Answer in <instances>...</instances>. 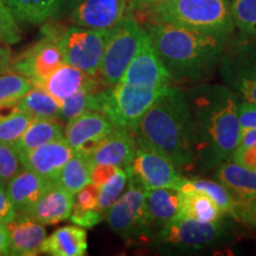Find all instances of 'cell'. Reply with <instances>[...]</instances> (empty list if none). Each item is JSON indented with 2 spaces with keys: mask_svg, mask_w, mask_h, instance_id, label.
<instances>
[{
  "mask_svg": "<svg viewBox=\"0 0 256 256\" xmlns=\"http://www.w3.org/2000/svg\"><path fill=\"white\" fill-rule=\"evenodd\" d=\"M186 94L197 140L198 160L209 166L232 162L238 145V95L228 86L200 84Z\"/></svg>",
  "mask_w": 256,
  "mask_h": 256,
  "instance_id": "6da1fadb",
  "label": "cell"
},
{
  "mask_svg": "<svg viewBox=\"0 0 256 256\" xmlns=\"http://www.w3.org/2000/svg\"><path fill=\"white\" fill-rule=\"evenodd\" d=\"M136 145L153 150L178 170H191L198 162L197 140L186 94L170 87L156 98L134 130Z\"/></svg>",
  "mask_w": 256,
  "mask_h": 256,
  "instance_id": "7a4b0ae2",
  "label": "cell"
},
{
  "mask_svg": "<svg viewBox=\"0 0 256 256\" xmlns=\"http://www.w3.org/2000/svg\"><path fill=\"white\" fill-rule=\"evenodd\" d=\"M146 32L172 81H198L220 63L226 37L168 23H146Z\"/></svg>",
  "mask_w": 256,
  "mask_h": 256,
  "instance_id": "3957f363",
  "label": "cell"
},
{
  "mask_svg": "<svg viewBox=\"0 0 256 256\" xmlns=\"http://www.w3.org/2000/svg\"><path fill=\"white\" fill-rule=\"evenodd\" d=\"M136 20L168 23L223 37H228L235 25L229 0H172Z\"/></svg>",
  "mask_w": 256,
  "mask_h": 256,
  "instance_id": "277c9868",
  "label": "cell"
},
{
  "mask_svg": "<svg viewBox=\"0 0 256 256\" xmlns=\"http://www.w3.org/2000/svg\"><path fill=\"white\" fill-rule=\"evenodd\" d=\"M228 224L222 220L204 223L177 217L156 232L154 240L162 252H186L222 244L230 238Z\"/></svg>",
  "mask_w": 256,
  "mask_h": 256,
  "instance_id": "5b68a950",
  "label": "cell"
},
{
  "mask_svg": "<svg viewBox=\"0 0 256 256\" xmlns=\"http://www.w3.org/2000/svg\"><path fill=\"white\" fill-rule=\"evenodd\" d=\"M44 30L56 38L64 63L90 76H98L104 46L110 30H94L72 25L69 28L46 25Z\"/></svg>",
  "mask_w": 256,
  "mask_h": 256,
  "instance_id": "8992f818",
  "label": "cell"
},
{
  "mask_svg": "<svg viewBox=\"0 0 256 256\" xmlns=\"http://www.w3.org/2000/svg\"><path fill=\"white\" fill-rule=\"evenodd\" d=\"M165 90L119 81L113 87H106L102 90L100 113L114 127L127 128L134 132L146 112Z\"/></svg>",
  "mask_w": 256,
  "mask_h": 256,
  "instance_id": "52a82bcc",
  "label": "cell"
},
{
  "mask_svg": "<svg viewBox=\"0 0 256 256\" xmlns=\"http://www.w3.org/2000/svg\"><path fill=\"white\" fill-rule=\"evenodd\" d=\"M130 180V179H128ZM110 229L127 242L154 238L146 208V190L130 180L127 190L104 214Z\"/></svg>",
  "mask_w": 256,
  "mask_h": 256,
  "instance_id": "ba28073f",
  "label": "cell"
},
{
  "mask_svg": "<svg viewBox=\"0 0 256 256\" xmlns=\"http://www.w3.org/2000/svg\"><path fill=\"white\" fill-rule=\"evenodd\" d=\"M144 34L145 28L127 16L110 28L98 69V78L106 87H113L122 78L139 49Z\"/></svg>",
  "mask_w": 256,
  "mask_h": 256,
  "instance_id": "9c48e42d",
  "label": "cell"
},
{
  "mask_svg": "<svg viewBox=\"0 0 256 256\" xmlns=\"http://www.w3.org/2000/svg\"><path fill=\"white\" fill-rule=\"evenodd\" d=\"M34 46L14 57L11 72L30 80L34 87H40L49 76L64 64L62 51L56 38L46 30Z\"/></svg>",
  "mask_w": 256,
  "mask_h": 256,
  "instance_id": "30bf717a",
  "label": "cell"
},
{
  "mask_svg": "<svg viewBox=\"0 0 256 256\" xmlns=\"http://www.w3.org/2000/svg\"><path fill=\"white\" fill-rule=\"evenodd\" d=\"M126 172L130 180L145 190L158 188H174L178 190L184 179L171 160L153 150L139 146Z\"/></svg>",
  "mask_w": 256,
  "mask_h": 256,
  "instance_id": "8fae6325",
  "label": "cell"
},
{
  "mask_svg": "<svg viewBox=\"0 0 256 256\" xmlns=\"http://www.w3.org/2000/svg\"><path fill=\"white\" fill-rule=\"evenodd\" d=\"M216 178L228 188L235 200L232 218L256 226V171L226 162L218 166Z\"/></svg>",
  "mask_w": 256,
  "mask_h": 256,
  "instance_id": "7c38bea8",
  "label": "cell"
},
{
  "mask_svg": "<svg viewBox=\"0 0 256 256\" xmlns=\"http://www.w3.org/2000/svg\"><path fill=\"white\" fill-rule=\"evenodd\" d=\"M220 64L226 84L242 100L256 104V46L223 50Z\"/></svg>",
  "mask_w": 256,
  "mask_h": 256,
  "instance_id": "4fadbf2b",
  "label": "cell"
},
{
  "mask_svg": "<svg viewBox=\"0 0 256 256\" xmlns=\"http://www.w3.org/2000/svg\"><path fill=\"white\" fill-rule=\"evenodd\" d=\"M120 81L158 90H165L171 86V76L159 58L146 30L136 56Z\"/></svg>",
  "mask_w": 256,
  "mask_h": 256,
  "instance_id": "5bb4252c",
  "label": "cell"
},
{
  "mask_svg": "<svg viewBox=\"0 0 256 256\" xmlns=\"http://www.w3.org/2000/svg\"><path fill=\"white\" fill-rule=\"evenodd\" d=\"M113 128V124L104 114L88 110L66 122L64 139L74 152L89 156Z\"/></svg>",
  "mask_w": 256,
  "mask_h": 256,
  "instance_id": "9a60e30c",
  "label": "cell"
},
{
  "mask_svg": "<svg viewBox=\"0 0 256 256\" xmlns=\"http://www.w3.org/2000/svg\"><path fill=\"white\" fill-rule=\"evenodd\" d=\"M128 0H82L70 11V22L94 30H110L126 17Z\"/></svg>",
  "mask_w": 256,
  "mask_h": 256,
  "instance_id": "2e32d148",
  "label": "cell"
},
{
  "mask_svg": "<svg viewBox=\"0 0 256 256\" xmlns=\"http://www.w3.org/2000/svg\"><path fill=\"white\" fill-rule=\"evenodd\" d=\"M72 154V148L66 139H60L22 153L19 156L24 168L56 183L60 171Z\"/></svg>",
  "mask_w": 256,
  "mask_h": 256,
  "instance_id": "e0dca14e",
  "label": "cell"
},
{
  "mask_svg": "<svg viewBox=\"0 0 256 256\" xmlns=\"http://www.w3.org/2000/svg\"><path fill=\"white\" fill-rule=\"evenodd\" d=\"M134 132L127 128L114 127L89 156L92 164L112 165L126 170L136 151Z\"/></svg>",
  "mask_w": 256,
  "mask_h": 256,
  "instance_id": "ac0fdd59",
  "label": "cell"
},
{
  "mask_svg": "<svg viewBox=\"0 0 256 256\" xmlns=\"http://www.w3.org/2000/svg\"><path fill=\"white\" fill-rule=\"evenodd\" d=\"M10 255L36 256L42 254V244L46 238L44 224L38 223L25 214H19L6 223Z\"/></svg>",
  "mask_w": 256,
  "mask_h": 256,
  "instance_id": "d6986e66",
  "label": "cell"
},
{
  "mask_svg": "<svg viewBox=\"0 0 256 256\" xmlns=\"http://www.w3.org/2000/svg\"><path fill=\"white\" fill-rule=\"evenodd\" d=\"M54 184L55 183L49 179L23 168L6 183L5 191L16 211L26 214L42 194Z\"/></svg>",
  "mask_w": 256,
  "mask_h": 256,
  "instance_id": "ffe728a7",
  "label": "cell"
},
{
  "mask_svg": "<svg viewBox=\"0 0 256 256\" xmlns=\"http://www.w3.org/2000/svg\"><path fill=\"white\" fill-rule=\"evenodd\" d=\"M74 206V194L54 184L30 208L25 215L44 226H54L68 220Z\"/></svg>",
  "mask_w": 256,
  "mask_h": 256,
  "instance_id": "44dd1931",
  "label": "cell"
},
{
  "mask_svg": "<svg viewBox=\"0 0 256 256\" xmlns=\"http://www.w3.org/2000/svg\"><path fill=\"white\" fill-rule=\"evenodd\" d=\"M104 84L98 76H90L75 66L64 63L48 78L40 88L49 92L62 106L63 101L83 88Z\"/></svg>",
  "mask_w": 256,
  "mask_h": 256,
  "instance_id": "7402d4cb",
  "label": "cell"
},
{
  "mask_svg": "<svg viewBox=\"0 0 256 256\" xmlns=\"http://www.w3.org/2000/svg\"><path fill=\"white\" fill-rule=\"evenodd\" d=\"M87 250V232L78 226L55 230L42 244V254L51 256H84Z\"/></svg>",
  "mask_w": 256,
  "mask_h": 256,
  "instance_id": "603a6c76",
  "label": "cell"
},
{
  "mask_svg": "<svg viewBox=\"0 0 256 256\" xmlns=\"http://www.w3.org/2000/svg\"><path fill=\"white\" fill-rule=\"evenodd\" d=\"M146 208L152 229L158 232L179 215V190L174 188L146 190Z\"/></svg>",
  "mask_w": 256,
  "mask_h": 256,
  "instance_id": "cb8c5ba5",
  "label": "cell"
},
{
  "mask_svg": "<svg viewBox=\"0 0 256 256\" xmlns=\"http://www.w3.org/2000/svg\"><path fill=\"white\" fill-rule=\"evenodd\" d=\"M16 20L37 25L62 14V0H4Z\"/></svg>",
  "mask_w": 256,
  "mask_h": 256,
  "instance_id": "d4e9b609",
  "label": "cell"
},
{
  "mask_svg": "<svg viewBox=\"0 0 256 256\" xmlns=\"http://www.w3.org/2000/svg\"><path fill=\"white\" fill-rule=\"evenodd\" d=\"M64 138V126L58 120L32 119L23 136L14 145L19 154Z\"/></svg>",
  "mask_w": 256,
  "mask_h": 256,
  "instance_id": "484cf974",
  "label": "cell"
},
{
  "mask_svg": "<svg viewBox=\"0 0 256 256\" xmlns=\"http://www.w3.org/2000/svg\"><path fill=\"white\" fill-rule=\"evenodd\" d=\"M224 214L208 194L200 191H179V215L204 223L222 220Z\"/></svg>",
  "mask_w": 256,
  "mask_h": 256,
  "instance_id": "4316f807",
  "label": "cell"
},
{
  "mask_svg": "<svg viewBox=\"0 0 256 256\" xmlns=\"http://www.w3.org/2000/svg\"><path fill=\"white\" fill-rule=\"evenodd\" d=\"M16 106L32 119L58 120L60 104L43 88L32 87Z\"/></svg>",
  "mask_w": 256,
  "mask_h": 256,
  "instance_id": "83f0119b",
  "label": "cell"
},
{
  "mask_svg": "<svg viewBox=\"0 0 256 256\" xmlns=\"http://www.w3.org/2000/svg\"><path fill=\"white\" fill-rule=\"evenodd\" d=\"M92 166L89 156L74 152L72 158L60 171L56 184L66 188L70 194H76L81 188L90 183Z\"/></svg>",
  "mask_w": 256,
  "mask_h": 256,
  "instance_id": "f1b7e54d",
  "label": "cell"
},
{
  "mask_svg": "<svg viewBox=\"0 0 256 256\" xmlns=\"http://www.w3.org/2000/svg\"><path fill=\"white\" fill-rule=\"evenodd\" d=\"M179 191H200L206 194L218 206L224 215L234 217L235 214V200L228 188L218 180L209 179H186L184 178L178 188Z\"/></svg>",
  "mask_w": 256,
  "mask_h": 256,
  "instance_id": "f546056e",
  "label": "cell"
},
{
  "mask_svg": "<svg viewBox=\"0 0 256 256\" xmlns=\"http://www.w3.org/2000/svg\"><path fill=\"white\" fill-rule=\"evenodd\" d=\"M32 118L17 106L0 110V142L14 145L23 136Z\"/></svg>",
  "mask_w": 256,
  "mask_h": 256,
  "instance_id": "4dcf8cb0",
  "label": "cell"
},
{
  "mask_svg": "<svg viewBox=\"0 0 256 256\" xmlns=\"http://www.w3.org/2000/svg\"><path fill=\"white\" fill-rule=\"evenodd\" d=\"M34 87L30 80L20 74L8 72L0 75V110L14 107Z\"/></svg>",
  "mask_w": 256,
  "mask_h": 256,
  "instance_id": "1f68e13d",
  "label": "cell"
},
{
  "mask_svg": "<svg viewBox=\"0 0 256 256\" xmlns=\"http://www.w3.org/2000/svg\"><path fill=\"white\" fill-rule=\"evenodd\" d=\"M234 24L256 38V0H229Z\"/></svg>",
  "mask_w": 256,
  "mask_h": 256,
  "instance_id": "d6a6232c",
  "label": "cell"
},
{
  "mask_svg": "<svg viewBox=\"0 0 256 256\" xmlns=\"http://www.w3.org/2000/svg\"><path fill=\"white\" fill-rule=\"evenodd\" d=\"M128 182V174L124 168H118V171L108 179L106 183L100 188V194H98V209L101 212L106 214L110 208L116 202L126 188Z\"/></svg>",
  "mask_w": 256,
  "mask_h": 256,
  "instance_id": "836d02e7",
  "label": "cell"
},
{
  "mask_svg": "<svg viewBox=\"0 0 256 256\" xmlns=\"http://www.w3.org/2000/svg\"><path fill=\"white\" fill-rule=\"evenodd\" d=\"M232 162L256 171V128H242Z\"/></svg>",
  "mask_w": 256,
  "mask_h": 256,
  "instance_id": "e575fe53",
  "label": "cell"
},
{
  "mask_svg": "<svg viewBox=\"0 0 256 256\" xmlns=\"http://www.w3.org/2000/svg\"><path fill=\"white\" fill-rule=\"evenodd\" d=\"M22 168L23 164L14 147L0 142V184L6 185Z\"/></svg>",
  "mask_w": 256,
  "mask_h": 256,
  "instance_id": "d590c367",
  "label": "cell"
},
{
  "mask_svg": "<svg viewBox=\"0 0 256 256\" xmlns=\"http://www.w3.org/2000/svg\"><path fill=\"white\" fill-rule=\"evenodd\" d=\"M22 40L18 22L11 14L4 0H0V43L16 44Z\"/></svg>",
  "mask_w": 256,
  "mask_h": 256,
  "instance_id": "8d00e7d4",
  "label": "cell"
},
{
  "mask_svg": "<svg viewBox=\"0 0 256 256\" xmlns=\"http://www.w3.org/2000/svg\"><path fill=\"white\" fill-rule=\"evenodd\" d=\"M100 186L89 183L76 194V200L74 202V209L78 210H94L98 209Z\"/></svg>",
  "mask_w": 256,
  "mask_h": 256,
  "instance_id": "74e56055",
  "label": "cell"
},
{
  "mask_svg": "<svg viewBox=\"0 0 256 256\" xmlns=\"http://www.w3.org/2000/svg\"><path fill=\"white\" fill-rule=\"evenodd\" d=\"M104 218V214L98 209L94 210H78L74 209L70 214L69 220L76 226L82 228H92Z\"/></svg>",
  "mask_w": 256,
  "mask_h": 256,
  "instance_id": "f35d334b",
  "label": "cell"
},
{
  "mask_svg": "<svg viewBox=\"0 0 256 256\" xmlns=\"http://www.w3.org/2000/svg\"><path fill=\"white\" fill-rule=\"evenodd\" d=\"M170 2L172 0H128V11L139 18Z\"/></svg>",
  "mask_w": 256,
  "mask_h": 256,
  "instance_id": "ab89813d",
  "label": "cell"
},
{
  "mask_svg": "<svg viewBox=\"0 0 256 256\" xmlns=\"http://www.w3.org/2000/svg\"><path fill=\"white\" fill-rule=\"evenodd\" d=\"M238 121L242 128H256V104L248 101H240Z\"/></svg>",
  "mask_w": 256,
  "mask_h": 256,
  "instance_id": "60d3db41",
  "label": "cell"
},
{
  "mask_svg": "<svg viewBox=\"0 0 256 256\" xmlns=\"http://www.w3.org/2000/svg\"><path fill=\"white\" fill-rule=\"evenodd\" d=\"M116 166L112 165H102V164H96L92 166L90 171V183L98 185V186H102L106 182L113 176L115 172L118 171Z\"/></svg>",
  "mask_w": 256,
  "mask_h": 256,
  "instance_id": "b9f144b4",
  "label": "cell"
},
{
  "mask_svg": "<svg viewBox=\"0 0 256 256\" xmlns=\"http://www.w3.org/2000/svg\"><path fill=\"white\" fill-rule=\"evenodd\" d=\"M16 216H17V211L6 194L5 185L0 184V223H8Z\"/></svg>",
  "mask_w": 256,
  "mask_h": 256,
  "instance_id": "7bdbcfd3",
  "label": "cell"
},
{
  "mask_svg": "<svg viewBox=\"0 0 256 256\" xmlns=\"http://www.w3.org/2000/svg\"><path fill=\"white\" fill-rule=\"evenodd\" d=\"M14 57V54L8 46H0V75L11 72Z\"/></svg>",
  "mask_w": 256,
  "mask_h": 256,
  "instance_id": "ee69618b",
  "label": "cell"
},
{
  "mask_svg": "<svg viewBox=\"0 0 256 256\" xmlns=\"http://www.w3.org/2000/svg\"><path fill=\"white\" fill-rule=\"evenodd\" d=\"M10 255L8 234L5 223H0V256Z\"/></svg>",
  "mask_w": 256,
  "mask_h": 256,
  "instance_id": "f6af8a7d",
  "label": "cell"
},
{
  "mask_svg": "<svg viewBox=\"0 0 256 256\" xmlns=\"http://www.w3.org/2000/svg\"><path fill=\"white\" fill-rule=\"evenodd\" d=\"M82 0H62V12L72 11V10L78 6Z\"/></svg>",
  "mask_w": 256,
  "mask_h": 256,
  "instance_id": "bcb514c9",
  "label": "cell"
}]
</instances>
